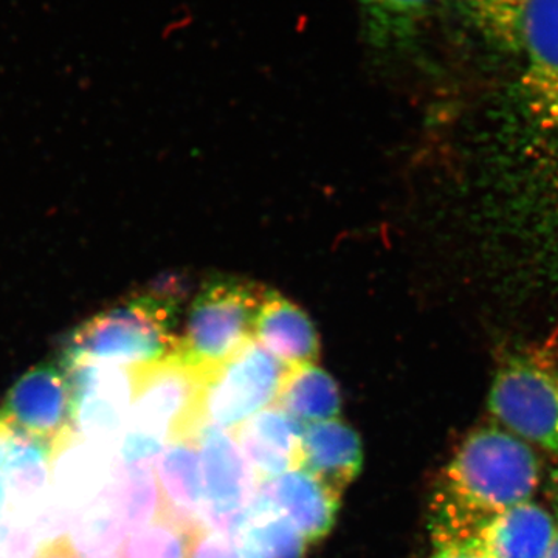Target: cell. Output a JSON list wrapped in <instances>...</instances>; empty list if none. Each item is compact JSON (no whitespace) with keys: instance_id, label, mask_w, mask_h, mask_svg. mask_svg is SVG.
<instances>
[{"instance_id":"obj_18","label":"cell","mask_w":558,"mask_h":558,"mask_svg":"<svg viewBox=\"0 0 558 558\" xmlns=\"http://www.w3.org/2000/svg\"><path fill=\"white\" fill-rule=\"evenodd\" d=\"M439 0H357L366 38L376 47L407 43Z\"/></svg>"},{"instance_id":"obj_5","label":"cell","mask_w":558,"mask_h":558,"mask_svg":"<svg viewBox=\"0 0 558 558\" xmlns=\"http://www.w3.org/2000/svg\"><path fill=\"white\" fill-rule=\"evenodd\" d=\"M132 433L148 436L160 444L175 439H196L204 427L202 398L208 371L197 368L178 354L131 366Z\"/></svg>"},{"instance_id":"obj_28","label":"cell","mask_w":558,"mask_h":558,"mask_svg":"<svg viewBox=\"0 0 558 558\" xmlns=\"http://www.w3.org/2000/svg\"><path fill=\"white\" fill-rule=\"evenodd\" d=\"M3 497H5V492H3L2 480H0V509H2Z\"/></svg>"},{"instance_id":"obj_25","label":"cell","mask_w":558,"mask_h":558,"mask_svg":"<svg viewBox=\"0 0 558 558\" xmlns=\"http://www.w3.org/2000/svg\"><path fill=\"white\" fill-rule=\"evenodd\" d=\"M35 558H81L69 537H58L40 546Z\"/></svg>"},{"instance_id":"obj_7","label":"cell","mask_w":558,"mask_h":558,"mask_svg":"<svg viewBox=\"0 0 558 558\" xmlns=\"http://www.w3.org/2000/svg\"><path fill=\"white\" fill-rule=\"evenodd\" d=\"M288 369L258 341L248 340L208 371L202 398L205 424L236 433L259 411L277 403Z\"/></svg>"},{"instance_id":"obj_1","label":"cell","mask_w":558,"mask_h":558,"mask_svg":"<svg viewBox=\"0 0 558 558\" xmlns=\"http://www.w3.org/2000/svg\"><path fill=\"white\" fill-rule=\"evenodd\" d=\"M539 483L542 464L529 444L495 425L473 429L433 495V543L476 542L488 519L532 501Z\"/></svg>"},{"instance_id":"obj_16","label":"cell","mask_w":558,"mask_h":558,"mask_svg":"<svg viewBox=\"0 0 558 558\" xmlns=\"http://www.w3.org/2000/svg\"><path fill=\"white\" fill-rule=\"evenodd\" d=\"M234 537L244 558H304L310 545L259 488Z\"/></svg>"},{"instance_id":"obj_26","label":"cell","mask_w":558,"mask_h":558,"mask_svg":"<svg viewBox=\"0 0 558 558\" xmlns=\"http://www.w3.org/2000/svg\"><path fill=\"white\" fill-rule=\"evenodd\" d=\"M13 433L14 428L11 427L10 422L7 421V417L0 411V465H2L3 453H5L7 444H9Z\"/></svg>"},{"instance_id":"obj_22","label":"cell","mask_w":558,"mask_h":558,"mask_svg":"<svg viewBox=\"0 0 558 558\" xmlns=\"http://www.w3.org/2000/svg\"><path fill=\"white\" fill-rule=\"evenodd\" d=\"M51 461L43 446L14 429L3 453L0 475H5L22 492L33 490L44 483Z\"/></svg>"},{"instance_id":"obj_29","label":"cell","mask_w":558,"mask_h":558,"mask_svg":"<svg viewBox=\"0 0 558 558\" xmlns=\"http://www.w3.org/2000/svg\"><path fill=\"white\" fill-rule=\"evenodd\" d=\"M97 558H119V557L100 556V557H97Z\"/></svg>"},{"instance_id":"obj_15","label":"cell","mask_w":558,"mask_h":558,"mask_svg":"<svg viewBox=\"0 0 558 558\" xmlns=\"http://www.w3.org/2000/svg\"><path fill=\"white\" fill-rule=\"evenodd\" d=\"M557 529L548 510L527 501L488 519L476 542L492 558H545Z\"/></svg>"},{"instance_id":"obj_24","label":"cell","mask_w":558,"mask_h":558,"mask_svg":"<svg viewBox=\"0 0 558 558\" xmlns=\"http://www.w3.org/2000/svg\"><path fill=\"white\" fill-rule=\"evenodd\" d=\"M429 558H492L481 548L478 542L446 543L435 545V553Z\"/></svg>"},{"instance_id":"obj_19","label":"cell","mask_w":558,"mask_h":558,"mask_svg":"<svg viewBox=\"0 0 558 558\" xmlns=\"http://www.w3.org/2000/svg\"><path fill=\"white\" fill-rule=\"evenodd\" d=\"M527 3L529 0H459L462 14L481 38L515 54Z\"/></svg>"},{"instance_id":"obj_11","label":"cell","mask_w":558,"mask_h":558,"mask_svg":"<svg viewBox=\"0 0 558 558\" xmlns=\"http://www.w3.org/2000/svg\"><path fill=\"white\" fill-rule=\"evenodd\" d=\"M154 468L160 497L159 513L191 532L205 527L204 481L197 438L165 444Z\"/></svg>"},{"instance_id":"obj_20","label":"cell","mask_w":558,"mask_h":558,"mask_svg":"<svg viewBox=\"0 0 558 558\" xmlns=\"http://www.w3.org/2000/svg\"><path fill=\"white\" fill-rule=\"evenodd\" d=\"M113 502L119 531L124 534L145 526L159 513V488L149 465H126L117 484Z\"/></svg>"},{"instance_id":"obj_13","label":"cell","mask_w":558,"mask_h":558,"mask_svg":"<svg viewBox=\"0 0 558 558\" xmlns=\"http://www.w3.org/2000/svg\"><path fill=\"white\" fill-rule=\"evenodd\" d=\"M362 462L359 435L340 418L304 425L299 468L312 473L340 497L357 478Z\"/></svg>"},{"instance_id":"obj_27","label":"cell","mask_w":558,"mask_h":558,"mask_svg":"<svg viewBox=\"0 0 558 558\" xmlns=\"http://www.w3.org/2000/svg\"><path fill=\"white\" fill-rule=\"evenodd\" d=\"M545 558H558V529L556 537H554L553 545H550L548 554H546Z\"/></svg>"},{"instance_id":"obj_2","label":"cell","mask_w":558,"mask_h":558,"mask_svg":"<svg viewBox=\"0 0 558 558\" xmlns=\"http://www.w3.org/2000/svg\"><path fill=\"white\" fill-rule=\"evenodd\" d=\"M174 293L146 292L84 322L62 351L64 369L84 365H149L178 354Z\"/></svg>"},{"instance_id":"obj_8","label":"cell","mask_w":558,"mask_h":558,"mask_svg":"<svg viewBox=\"0 0 558 558\" xmlns=\"http://www.w3.org/2000/svg\"><path fill=\"white\" fill-rule=\"evenodd\" d=\"M11 427L58 457L75 435L78 422L75 391L60 363H40L11 387L3 400Z\"/></svg>"},{"instance_id":"obj_6","label":"cell","mask_w":558,"mask_h":558,"mask_svg":"<svg viewBox=\"0 0 558 558\" xmlns=\"http://www.w3.org/2000/svg\"><path fill=\"white\" fill-rule=\"evenodd\" d=\"M267 292L236 278L213 279L190 307L178 355L209 371L253 339L256 317Z\"/></svg>"},{"instance_id":"obj_21","label":"cell","mask_w":558,"mask_h":558,"mask_svg":"<svg viewBox=\"0 0 558 558\" xmlns=\"http://www.w3.org/2000/svg\"><path fill=\"white\" fill-rule=\"evenodd\" d=\"M194 532L157 513L145 526L135 529L124 538L119 558H190Z\"/></svg>"},{"instance_id":"obj_17","label":"cell","mask_w":558,"mask_h":558,"mask_svg":"<svg viewBox=\"0 0 558 558\" xmlns=\"http://www.w3.org/2000/svg\"><path fill=\"white\" fill-rule=\"evenodd\" d=\"M277 405L303 425L337 418L341 409L339 385L317 365L289 368Z\"/></svg>"},{"instance_id":"obj_3","label":"cell","mask_w":558,"mask_h":558,"mask_svg":"<svg viewBox=\"0 0 558 558\" xmlns=\"http://www.w3.org/2000/svg\"><path fill=\"white\" fill-rule=\"evenodd\" d=\"M519 54L526 153L558 202V0H529Z\"/></svg>"},{"instance_id":"obj_4","label":"cell","mask_w":558,"mask_h":558,"mask_svg":"<svg viewBox=\"0 0 558 558\" xmlns=\"http://www.w3.org/2000/svg\"><path fill=\"white\" fill-rule=\"evenodd\" d=\"M487 407L501 428L558 454V360L549 349L509 355L492 381Z\"/></svg>"},{"instance_id":"obj_14","label":"cell","mask_w":558,"mask_h":558,"mask_svg":"<svg viewBox=\"0 0 558 558\" xmlns=\"http://www.w3.org/2000/svg\"><path fill=\"white\" fill-rule=\"evenodd\" d=\"M253 339L288 368L314 365L319 355L318 333L306 312L275 292L264 296Z\"/></svg>"},{"instance_id":"obj_10","label":"cell","mask_w":558,"mask_h":558,"mask_svg":"<svg viewBox=\"0 0 558 558\" xmlns=\"http://www.w3.org/2000/svg\"><path fill=\"white\" fill-rule=\"evenodd\" d=\"M258 488L310 545L332 531L341 497L306 470L296 468L260 481Z\"/></svg>"},{"instance_id":"obj_9","label":"cell","mask_w":558,"mask_h":558,"mask_svg":"<svg viewBox=\"0 0 558 558\" xmlns=\"http://www.w3.org/2000/svg\"><path fill=\"white\" fill-rule=\"evenodd\" d=\"M197 447L204 481L205 527L236 535L259 481L233 433L205 424L197 435Z\"/></svg>"},{"instance_id":"obj_12","label":"cell","mask_w":558,"mask_h":558,"mask_svg":"<svg viewBox=\"0 0 558 558\" xmlns=\"http://www.w3.org/2000/svg\"><path fill=\"white\" fill-rule=\"evenodd\" d=\"M303 427L274 403L233 433L259 483L299 468Z\"/></svg>"},{"instance_id":"obj_23","label":"cell","mask_w":558,"mask_h":558,"mask_svg":"<svg viewBox=\"0 0 558 558\" xmlns=\"http://www.w3.org/2000/svg\"><path fill=\"white\" fill-rule=\"evenodd\" d=\"M190 558H244L234 535L202 527L191 538Z\"/></svg>"}]
</instances>
